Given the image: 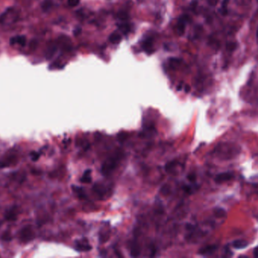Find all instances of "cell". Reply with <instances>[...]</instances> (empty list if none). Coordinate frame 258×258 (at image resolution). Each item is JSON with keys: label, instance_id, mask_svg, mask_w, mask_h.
<instances>
[{"label": "cell", "instance_id": "e0dca14e", "mask_svg": "<svg viewBox=\"0 0 258 258\" xmlns=\"http://www.w3.org/2000/svg\"><path fill=\"white\" fill-rule=\"evenodd\" d=\"M55 51H56V47H55L54 46H51L50 47H48L47 50V53H46L47 57L48 58L51 57V56L54 54Z\"/></svg>", "mask_w": 258, "mask_h": 258}, {"label": "cell", "instance_id": "484cf974", "mask_svg": "<svg viewBox=\"0 0 258 258\" xmlns=\"http://www.w3.org/2000/svg\"><path fill=\"white\" fill-rule=\"evenodd\" d=\"M188 179L191 182H194L195 180H196V175H194V174H190L189 176H188Z\"/></svg>", "mask_w": 258, "mask_h": 258}, {"label": "cell", "instance_id": "9c48e42d", "mask_svg": "<svg viewBox=\"0 0 258 258\" xmlns=\"http://www.w3.org/2000/svg\"><path fill=\"white\" fill-rule=\"evenodd\" d=\"M91 170H87L84 172L83 175L80 179V182L82 183H90L91 182Z\"/></svg>", "mask_w": 258, "mask_h": 258}, {"label": "cell", "instance_id": "2e32d148", "mask_svg": "<svg viewBox=\"0 0 258 258\" xmlns=\"http://www.w3.org/2000/svg\"><path fill=\"white\" fill-rule=\"evenodd\" d=\"M131 254L132 257H137L140 254V249L137 245H133L131 250Z\"/></svg>", "mask_w": 258, "mask_h": 258}, {"label": "cell", "instance_id": "603a6c76", "mask_svg": "<svg viewBox=\"0 0 258 258\" xmlns=\"http://www.w3.org/2000/svg\"><path fill=\"white\" fill-rule=\"evenodd\" d=\"M73 190L74 191H76V193H78L80 197H83L85 195H83V190H82V188L80 187H73Z\"/></svg>", "mask_w": 258, "mask_h": 258}, {"label": "cell", "instance_id": "f1b7e54d", "mask_svg": "<svg viewBox=\"0 0 258 258\" xmlns=\"http://www.w3.org/2000/svg\"><path fill=\"white\" fill-rule=\"evenodd\" d=\"M257 42H258V28L257 31Z\"/></svg>", "mask_w": 258, "mask_h": 258}, {"label": "cell", "instance_id": "30bf717a", "mask_svg": "<svg viewBox=\"0 0 258 258\" xmlns=\"http://www.w3.org/2000/svg\"><path fill=\"white\" fill-rule=\"evenodd\" d=\"M142 47L145 52L147 53L150 54L152 52V42L150 39L146 40L144 42H143Z\"/></svg>", "mask_w": 258, "mask_h": 258}, {"label": "cell", "instance_id": "7402d4cb", "mask_svg": "<svg viewBox=\"0 0 258 258\" xmlns=\"http://www.w3.org/2000/svg\"><path fill=\"white\" fill-rule=\"evenodd\" d=\"M236 48V44L234 42H229L226 44V49L228 51H233Z\"/></svg>", "mask_w": 258, "mask_h": 258}, {"label": "cell", "instance_id": "44dd1931", "mask_svg": "<svg viewBox=\"0 0 258 258\" xmlns=\"http://www.w3.org/2000/svg\"><path fill=\"white\" fill-rule=\"evenodd\" d=\"M39 153L38 152H36V151H32L30 153V157L33 161H38V159L39 158Z\"/></svg>", "mask_w": 258, "mask_h": 258}, {"label": "cell", "instance_id": "cb8c5ba5", "mask_svg": "<svg viewBox=\"0 0 258 258\" xmlns=\"http://www.w3.org/2000/svg\"><path fill=\"white\" fill-rule=\"evenodd\" d=\"M50 7H51V2L49 1H48V0H46V2H44V3L42 4V8L44 10H48Z\"/></svg>", "mask_w": 258, "mask_h": 258}, {"label": "cell", "instance_id": "5bb4252c", "mask_svg": "<svg viewBox=\"0 0 258 258\" xmlns=\"http://www.w3.org/2000/svg\"><path fill=\"white\" fill-rule=\"evenodd\" d=\"M119 30L123 34L126 35L130 32L131 28H130V25H129L128 24H121L119 25Z\"/></svg>", "mask_w": 258, "mask_h": 258}, {"label": "cell", "instance_id": "8992f818", "mask_svg": "<svg viewBox=\"0 0 258 258\" xmlns=\"http://www.w3.org/2000/svg\"><path fill=\"white\" fill-rule=\"evenodd\" d=\"M17 207L15 206L12 207L9 210H7V212L5 214V218L8 221H14L17 220Z\"/></svg>", "mask_w": 258, "mask_h": 258}, {"label": "cell", "instance_id": "d4e9b609", "mask_svg": "<svg viewBox=\"0 0 258 258\" xmlns=\"http://www.w3.org/2000/svg\"><path fill=\"white\" fill-rule=\"evenodd\" d=\"M219 0H207L208 3L210 6H215L217 4V2H218Z\"/></svg>", "mask_w": 258, "mask_h": 258}, {"label": "cell", "instance_id": "ffe728a7", "mask_svg": "<svg viewBox=\"0 0 258 258\" xmlns=\"http://www.w3.org/2000/svg\"><path fill=\"white\" fill-rule=\"evenodd\" d=\"M170 66L171 67H177L180 64V61L178 59H176V58H172V59L170 60Z\"/></svg>", "mask_w": 258, "mask_h": 258}, {"label": "cell", "instance_id": "3957f363", "mask_svg": "<svg viewBox=\"0 0 258 258\" xmlns=\"http://www.w3.org/2000/svg\"><path fill=\"white\" fill-rule=\"evenodd\" d=\"M75 248L78 251H85L87 252L88 250H91V247L88 243V239H82L80 241H76L75 244Z\"/></svg>", "mask_w": 258, "mask_h": 258}, {"label": "cell", "instance_id": "52a82bcc", "mask_svg": "<svg viewBox=\"0 0 258 258\" xmlns=\"http://www.w3.org/2000/svg\"><path fill=\"white\" fill-rule=\"evenodd\" d=\"M233 177V175L230 172H226V173H221L218 174L217 176L215 177V181L218 183H222V182H227L229 180H232V178Z\"/></svg>", "mask_w": 258, "mask_h": 258}, {"label": "cell", "instance_id": "277c9868", "mask_svg": "<svg viewBox=\"0 0 258 258\" xmlns=\"http://www.w3.org/2000/svg\"><path fill=\"white\" fill-rule=\"evenodd\" d=\"M188 17L186 16H183L179 19L176 24V33L179 36H182L184 33L186 24L187 22Z\"/></svg>", "mask_w": 258, "mask_h": 258}, {"label": "cell", "instance_id": "83f0119b", "mask_svg": "<svg viewBox=\"0 0 258 258\" xmlns=\"http://www.w3.org/2000/svg\"><path fill=\"white\" fill-rule=\"evenodd\" d=\"M190 87H189V86H186V92H189V91H190Z\"/></svg>", "mask_w": 258, "mask_h": 258}, {"label": "cell", "instance_id": "4316f807", "mask_svg": "<svg viewBox=\"0 0 258 258\" xmlns=\"http://www.w3.org/2000/svg\"><path fill=\"white\" fill-rule=\"evenodd\" d=\"M254 256L258 258V246L254 249Z\"/></svg>", "mask_w": 258, "mask_h": 258}, {"label": "cell", "instance_id": "6da1fadb", "mask_svg": "<svg viewBox=\"0 0 258 258\" xmlns=\"http://www.w3.org/2000/svg\"><path fill=\"white\" fill-rule=\"evenodd\" d=\"M20 238H21V241L23 242H28L30 241H32V239L34 238L32 226H27L23 227V229L20 232Z\"/></svg>", "mask_w": 258, "mask_h": 258}, {"label": "cell", "instance_id": "4fadbf2b", "mask_svg": "<svg viewBox=\"0 0 258 258\" xmlns=\"http://www.w3.org/2000/svg\"><path fill=\"white\" fill-rule=\"evenodd\" d=\"M248 243L244 240H236L233 242V247L235 249H244L248 247Z\"/></svg>", "mask_w": 258, "mask_h": 258}, {"label": "cell", "instance_id": "7a4b0ae2", "mask_svg": "<svg viewBox=\"0 0 258 258\" xmlns=\"http://www.w3.org/2000/svg\"><path fill=\"white\" fill-rule=\"evenodd\" d=\"M116 161H117V157H110L109 160H107L102 166L103 173L106 176V175H108L112 172L116 165Z\"/></svg>", "mask_w": 258, "mask_h": 258}, {"label": "cell", "instance_id": "7c38bea8", "mask_svg": "<svg viewBox=\"0 0 258 258\" xmlns=\"http://www.w3.org/2000/svg\"><path fill=\"white\" fill-rule=\"evenodd\" d=\"M110 41L113 44H118L119 43L121 40V36L119 33L118 32H113L112 34L110 36V38H109Z\"/></svg>", "mask_w": 258, "mask_h": 258}, {"label": "cell", "instance_id": "8fae6325", "mask_svg": "<svg viewBox=\"0 0 258 258\" xmlns=\"http://www.w3.org/2000/svg\"><path fill=\"white\" fill-rule=\"evenodd\" d=\"M14 43H17L21 46H24L26 44V37L24 36H18L14 37L11 40V44H14Z\"/></svg>", "mask_w": 258, "mask_h": 258}, {"label": "cell", "instance_id": "ba28073f", "mask_svg": "<svg viewBox=\"0 0 258 258\" xmlns=\"http://www.w3.org/2000/svg\"><path fill=\"white\" fill-rule=\"evenodd\" d=\"M217 249V245H208V246H205L200 249L199 253L200 254H202V255H208V254H211L215 252Z\"/></svg>", "mask_w": 258, "mask_h": 258}, {"label": "cell", "instance_id": "d6986e66", "mask_svg": "<svg viewBox=\"0 0 258 258\" xmlns=\"http://www.w3.org/2000/svg\"><path fill=\"white\" fill-rule=\"evenodd\" d=\"M80 0H67V4L70 7H76L79 4Z\"/></svg>", "mask_w": 258, "mask_h": 258}, {"label": "cell", "instance_id": "ac0fdd59", "mask_svg": "<svg viewBox=\"0 0 258 258\" xmlns=\"http://www.w3.org/2000/svg\"><path fill=\"white\" fill-rule=\"evenodd\" d=\"M175 165H176V162H175V161L168 162L167 164L165 165V170H166L167 172H169L170 170H171L174 167H175Z\"/></svg>", "mask_w": 258, "mask_h": 258}, {"label": "cell", "instance_id": "9a60e30c", "mask_svg": "<svg viewBox=\"0 0 258 258\" xmlns=\"http://www.w3.org/2000/svg\"><path fill=\"white\" fill-rule=\"evenodd\" d=\"M215 213V215L217 216V217H219V218H221V217H224L226 215V212L225 211V210L223 208H216L214 211Z\"/></svg>", "mask_w": 258, "mask_h": 258}, {"label": "cell", "instance_id": "5b68a950", "mask_svg": "<svg viewBox=\"0 0 258 258\" xmlns=\"http://www.w3.org/2000/svg\"><path fill=\"white\" fill-rule=\"evenodd\" d=\"M17 160L16 155L11 153L10 155H6L0 161V167L8 166L13 164V162H15Z\"/></svg>", "mask_w": 258, "mask_h": 258}]
</instances>
